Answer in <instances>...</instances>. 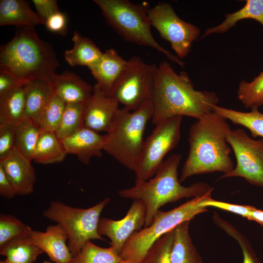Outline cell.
Wrapping results in <instances>:
<instances>
[{
	"label": "cell",
	"mask_w": 263,
	"mask_h": 263,
	"mask_svg": "<svg viewBox=\"0 0 263 263\" xmlns=\"http://www.w3.org/2000/svg\"><path fill=\"white\" fill-rule=\"evenodd\" d=\"M152 99L155 125L176 116L198 119L213 112L219 102L215 92L196 90L186 72L177 74L166 61L157 66Z\"/></svg>",
	"instance_id": "cell-1"
},
{
	"label": "cell",
	"mask_w": 263,
	"mask_h": 263,
	"mask_svg": "<svg viewBox=\"0 0 263 263\" xmlns=\"http://www.w3.org/2000/svg\"><path fill=\"white\" fill-rule=\"evenodd\" d=\"M226 140L234 151L236 164L220 179L242 177L252 185L263 188V138L255 139L243 129H231Z\"/></svg>",
	"instance_id": "cell-11"
},
{
	"label": "cell",
	"mask_w": 263,
	"mask_h": 263,
	"mask_svg": "<svg viewBox=\"0 0 263 263\" xmlns=\"http://www.w3.org/2000/svg\"><path fill=\"white\" fill-rule=\"evenodd\" d=\"M213 221L215 225L234 239L239 244L243 256L242 263H262L247 238L231 224L214 212Z\"/></svg>",
	"instance_id": "cell-33"
},
{
	"label": "cell",
	"mask_w": 263,
	"mask_h": 263,
	"mask_svg": "<svg viewBox=\"0 0 263 263\" xmlns=\"http://www.w3.org/2000/svg\"><path fill=\"white\" fill-rule=\"evenodd\" d=\"M33 243L45 252L55 263H70L73 257L66 242L68 237L59 224L48 226L45 232L32 230Z\"/></svg>",
	"instance_id": "cell-17"
},
{
	"label": "cell",
	"mask_w": 263,
	"mask_h": 263,
	"mask_svg": "<svg viewBox=\"0 0 263 263\" xmlns=\"http://www.w3.org/2000/svg\"><path fill=\"white\" fill-rule=\"evenodd\" d=\"M43 253L30 235L13 239L0 246V255L10 263H33Z\"/></svg>",
	"instance_id": "cell-24"
},
{
	"label": "cell",
	"mask_w": 263,
	"mask_h": 263,
	"mask_svg": "<svg viewBox=\"0 0 263 263\" xmlns=\"http://www.w3.org/2000/svg\"><path fill=\"white\" fill-rule=\"evenodd\" d=\"M182 116L161 122L144 140L136 169L135 183L148 181L157 172L165 155L178 144Z\"/></svg>",
	"instance_id": "cell-10"
},
{
	"label": "cell",
	"mask_w": 263,
	"mask_h": 263,
	"mask_svg": "<svg viewBox=\"0 0 263 263\" xmlns=\"http://www.w3.org/2000/svg\"><path fill=\"white\" fill-rule=\"evenodd\" d=\"M37 14L44 21L51 15L59 12L57 3L56 0H33Z\"/></svg>",
	"instance_id": "cell-39"
},
{
	"label": "cell",
	"mask_w": 263,
	"mask_h": 263,
	"mask_svg": "<svg viewBox=\"0 0 263 263\" xmlns=\"http://www.w3.org/2000/svg\"><path fill=\"white\" fill-rule=\"evenodd\" d=\"M209 195H211V192L194 197L169 211L159 210L149 226L134 232L130 237L120 253L121 259L141 263L158 239L180 224L190 221L195 216L207 211V207L201 203Z\"/></svg>",
	"instance_id": "cell-7"
},
{
	"label": "cell",
	"mask_w": 263,
	"mask_h": 263,
	"mask_svg": "<svg viewBox=\"0 0 263 263\" xmlns=\"http://www.w3.org/2000/svg\"><path fill=\"white\" fill-rule=\"evenodd\" d=\"M246 219L255 221L263 226V210L255 208L250 211Z\"/></svg>",
	"instance_id": "cell-43"
},
{
	"label": "cell",
	"mask_w": 263,
	"mask_h": 263,
	"mask_svg": "<svg viewBox=\"0 0 263 263\" xmlns=\"http://www.w3.org/2000/svg\"><path fill=\"white\" fill-rule=\"evenodd\" d=\"M121 260L120 254L112 246L101 247L88 241L70 263H119Z\"/></svg>",
	"instance_id": "cell-30"
},
{
	"label": "cell",
	"mask_w": 263,
	"mask_h": 263,
	"mask_svg": "<svg viewBox=\"0 0 263 263\" xmlns=\"http://www.w3.org/2000/svg\"><path fill=\"white\" fill-rule=\"evenodd\" d=\"M84 103H66L60 125L55 132L62 140L70 137L84 127Z\"/></svg>",
	"instance_id": "cell-31"
},
{
	"label": "cell",
	"mask_w": 263,
	"mask_h": 263,
	"mask_svg": "<svg viewBox=\"0 0 263 263\" xmlns=\"http://www.w3.org/2000/svg\"><path fill=\"white\" fill-rule=\"evenodd\" d=\"M0 195L7 199L13 198L16 194L13 185L0 166Z\"/></svg>",
	"instance_id": "cell-42"
},
{
	"label": "cell",
	"mask_w": 263,
	"mask_h": 263,
	"mask_svg": "<svg viewBox=\"0 0 263 263\" xmlns=\"http://www.w3.org/2000/svg\"><path fill=\"white\" fill-rule=\"evenodd\" d=\"M254 19L263 26V0H247L245 4L235 12L225 15L224 20L218 25L205 30L201 38L208 36L223 34L234 26L241 20Z\"/></svg>",
	"instance_id": "cell-25"
},
{
	"label": "cell",
	"mask_w": 263,
	"mask_h": 263,
	"mask_svg": "<svg viewBox=\"0 0 263 263\" xmlns=\"http://www.w3.org/2000/svg\"><path fill=\"white\" fill-rule=\"evenodd\" d=\"M0 263H10L6 259L4 260L0 261Z\"/></svg>",
	"instance_id": "cell-45"
},
{
	"label": "cell",
	"mask_w": 263,
	"mask_h": 263,
	"mask_svg": "<svg viewBox=\"0 0 263 263\" xmlns=\"http://www.w3.org/2000/svg\"><path fill=\"white\" fill-rule=\"evenodd\" d=\"M32 229L13 216L0 215V246L13 239L29 236Z\"/></svg>",
	"instance_id": "cell-36"
},
{
	"label": "cell",
	"mask_w": 263,
	"mask_h": 263,
	"mask_svg": "<svg viewBox=\"0 0 263 263\" xmlns=\"http://www.w3.org/2000/svg\"><path fill=\"white\" fill-rule=\"evenodd\" d=\"M59 66L52 46L40 39L32 26L18 27L12 39L0 48V72L25 84L37 80L51 84Z\"/></svg>",
	"instance_id": "cell-3"
},
{
	"label": "cell",
	"mask_w": 263,
	"mask_h": 263,
	"mask_svg": "<svg viewBox=\"0 0 263 263\" xmlns=\"http://www.w3.org/2000/svg\"><path fill=\"white\" fill-rule=\"evenodd\" d=\"M153 113L152 99L133 111L119 108L105 134L104 150L134 172L145 140V130Z\"/></svg>",
	"instance_id": "cell-5"
},
{
	"label": "cell",
	"mask_w": 263,
	"mask_h": 263,
	"mask_svg": "<svg viewBox=\"0 0 263 263\" xmlns=\"http://www.w3.org/2000/svg\"><path fill=\"white\" fill-rule=\"evenodd\" d=\"M213 112L234 124L247 128L253 137L263 138V113L258 108L251 109L248 112H243L217 105L214 107Z\"/></svg>",
	"instance_id": "cell-28"
},
{
	"label": "cell",
	"mask_w": 263,
	"mask_h": 263,
	"mask_svg": "<svg viewBox=\"0 0 263 263\" xmlns=\"http://www.w3.org/2000/svg\"><path fill=\"white\" fill-rule=\"evenodd\" d=\"M66 103L53 94L41 117L39 128L41 131L55 132L61 122Z\"/></svg>",
	"instance_id": "cell-34"
},
{
	"label": "cell",
	"mask_w": 263,
	"mask_h": 263,
	"mask_svg": "<svg viewBox=\"0 0 263 263\" xmlns=\"http://www.w3.org/2000/svg\"><path fill=\"white\" fill-rule=\"evenodd\" d=\"M24 85V83L10 75L0 72V98L12 89Z\"/></svg>",
	"instance_id": "cell-41"
},
{
	"label": "cell",
	"mask_w": 263,
	"mask_h": 263,
	"mask_svg": "<svg viewBox=\"0 0 263 263\" xmlns=\"http://www.w3.org/2000/svg\"><path fill=\"white\" fill-rule=\"evenodd\" d=\"M107 23L125 40L148 46L165 55L171 61L184 67V63L161 46L151 32L148 2L134 4L128 0H94Z\"/></svg>",
	"instance_id": "cell-6"
},
{
	"label": "cell",
	"mask_w": 263,
	"mask_h": 263,
	"mask_svg": "<svg viewBox=\"0 0 263 263\" xmlns=\"http://www.w3.org/2000/svg\"><path fill=\"white\" fill-rule=\"evenodd\" d=\"M16 129V126L0 122V160L15 148Z\"/></svg>",
	"instance_id": "cell-37"
},
{
	"label": "cell",
	"mask_w": 263,
	"mask_h": 263,
	"mask_svg": "<svg viewBox=\"0 0 263 263\" xmlns=\"http://www.w3.org/2000/svg\"><path fill=\"white\" fill-rule=\"evenodd\" d=\"M43 263H52L49 261H44Z\"/></svg>",
	"instance_id": "cell-46"
},
{
	"label": "cell",
	"mask_w": 263,
	"mask_h": 263,
	"mask_svg": "<svg viewBox=\"0 0 263 263\" xmlns=\"http://www.w3.org/2000/svg\"><path fill=\"white\" fill-rule=\"evenodd\" d=\"M44 25L38 14L23 0H0V25L18 27Z\"/></svg>",
	"instance_id": "cell-21"
},
{
	"label": "cell",
	"mask_w": 263,
	"mask_h": 263,
	"mask_svg": "<svg viewBox=\"0 0 263 263\" xmlns=\"http://www.w3.org/2000/svg\"><path fill=\"white\" fill-rule=\"evenodd\" d=\"M128 64L113 49L107 50L100 60L89 69L101 89L110 94Z\"/></svg>",
	"instance_id": "cell-18"
},
{
	"label": "cell",
	"mask_w": 263,
	"mask_h": 263,
	"mask_svg": "<svg viewBox=\"0 0 263 263\" xmlns=\"http://www.w3.org/2000/svg\"><path fill=\"white\" fill-rule=\"evenodd\" d=\"M109 198L88 208H75L59 201H52L43 211L46 218L61 225L68 235V246L73 257L84 244L91 240L105 241L98 232L100 214L110 202Z\"/></svg>",
	"instance_id": "cell-8"
},
{
	"label": "cell",
	"mask_w": 263,
	"mask_h": 263,
	"mask_svg": "<svg viewBox=\"0 0 263 263\" xmlns=\"http://www.w3.org/2000/svg\"><path fill=\"white\" fill-rule=\"evenodd\" d=\"M174 229L167 232L152 244L141 263H171Z\"/></svg>",
	"instance_id": "cell-35"
},
{
	"label": "cell",
	"mask_w": 263,
	"mask_h": 263,
	"mask_svg": "<svg viewBox=\"0 0 263 263\" xmlns=\"http://www.w3.org/2000/svg\"><path fill=\"white\" fill-rule=\"evenodd\" d=\"M50 85L54 93L66 103H85L93 91V87L75 74L69 71L56 74Z\"/></svg>",
	"instance_id": "cell-19"
},
{
	"label": "cell",
	"mask_w": 263,
	"mask_h": 263,
	"mask_svg": "<svg viewBox=\"0 0 263 263\" xmlns=\"http://www.w3.org/2000/svg\"><path fill=\"white\" fill-rule=\"evenodd\" d=\"M190 221H185L175 228L171 263H204L189 234Z\"/></svg>",
	"instance_id": "cell-23"
},
{
	"label": "cell",
	"mask_w": 263,
	"mask_h": 263,
	"mask_svg": "<svg viewBox=\"0 0 263 263\" xmlns=\"http://www.w3.org/2000/svg\"><path fill=\"white\" fill-rule=\"evenodd\" d=\"M231 129L226 119L214 112L193 123L189 129L188 156L181 170V183L197 174L218 171L223 174L234 168L226 140Z\"/></svg>",
	"instance_id": "cell-2"
},
{
	"label": "cell",
	"mask_w": 263,
	"mask_h": 263,
	"mask_svg": "<svg viewBox=\"0 0 263 263\" xmlns=\"http://www.w3.org/2000/svg\"><path fill=\"white\" fill-rule=\"evenodd\" d=\"M24 89V117L39 125L43 112L54 94L52 86L47 82L37 80L26 83Z\"/></svg>",
	"instance_id": "cell-20"
},
{
	"label": "cell",
	"mask_w": 263,
	"mask_h": 263,
	"mask_svg": "<svg viewBox=\"0 0 263 263\" xmlns=\"http://www.w3.org/2000/svg\"><path fill=\"white\" fill-rule=\"evenodd\" d=\"M201 205L206 207H211L227 211L246 218L250 211L256 207L251 206L235 205L213 199L211 195L206 196Z\"/></svg>",
	"instance_id": "cell-38"
},
{
	"label": "cell",
	"mask_w": 263,
	"mask_h": 263,
	"mask_svg": "<svg viewBox=\"0 0 263 263\" xmlns=\"http://www.w3.org/2000/svg\"><path fill=\"white\" fill-rule=\"evenodd\" d=\"M146 207L140 200H134L126 216L121 220L100 219L98 232L108 236L111 245L119 254L130 237L145 225Z\"/></svg>",
	"instance_id": "cell-13"
},
{
	"label": "cell",
	"mask_w": 263,
	"mask_h": 263,
	"mask_svg": "<svg viewBox=\"0 0 263 263\" xmlns=\"http://www.w3.org/2000/svg\"><path fill=\"white\" fill-rule=\"evenodd\" d=\"M72 40L73 48L64 53V57L69 65L85 66L90 69L100 60L103 53L89 38L75 31Z\"/></svg>",
	"instance_id": "cell-22"
},
{
	"label": "cell",
	"mask_w": 263,
	"mask_h": 263,
	"mask_svg": "<svg viewBox=\"0 0 263 263\" xmlns=\"http://www.w3.org/2000/svg\"><path fill=\"white\" fill-rule=\"evenodd\" d=\"M66 154L61 140L55 132L41 131L33 158L36 163L49 164L60 162Z\"/></svg>",
	"instance_id": "cell-26"
},
{
	"label": "cell",
	"mask_w": 263,
	"mask_h": 263,
	"mask_svg": "<svg viewBox=\"0 0 263 263\" xmlns=\"http://www.w3.org/2000/svg\"><path fill=\"white\" fill-rule=\"evenodd\" d=\"M181 157L180 154L169 156L163 161L153 178L118 191L122 198L143 201L146 207L144 227L151 224L160 208L165 204L183 198L201 196L213 191L214 188L205 182H197L188 187L181 184L178 168Z\"/></svg>",
	"instance_id": "cell-4"
},
{
	"label": "cell",
	"mask_w": 263,
	"mask_h": 263,
	"mask_svg": "<svg viewBox=\"0 0 263 263\" xmlns=\"http://www.w3.org/2000/svg\"><path fill=\"white\" fill-rule=\"evenodd\" d=\"M237 93L238 99L246 109L263 106V71L250 82L241 81Z\"/></svg>",
	"instance_id": "cell-32"
},
{
	"label": "cell",
	"mask_w": 263,
	"mask_h": 263,
	"mask_svg": "<svg viewBox=\"0 0 263 263\" xmlns=\"http://www.w3.org/2000/svg\"><path fill=\"white\" fill-rule=\"evenodd\" d=\"M157 68L140 56L132 57L110 94L124 108L138 109L152 99Z\"/></svg>",
	"instance_id": "cell-9"
},
{
	"label": "cell",
	"mask_w": 263,
	"mask_h": 263,
	"mask_svg": "<svg viewBox=\"0 0 263 263\" xmlns=\"http://www.w3.org/2000/svg\"><path fill=\"white\" fill-rule=\"evenodd\" d=\"M119 103L96 83L84 103V126L97 132H107L118 110Z\"/></svg>",
	"instance_id": "cell-14"
},
{
	"label": "cell",
	"mask_w": 263,
	"mask_h": 263,
	"mask_svg": "<svg viewBox=\"0 0 263 263\" xmlns=\"http://www.w3.org/2000/svg\"><path fill=\"white\" fill-rule=\"evenodd\" d=\"M148 16L151 26L170 43L177 56L180 59L186 57L190 52L192 43L199 38L200 29L182 19L166 2L150 7Z\"/></svg>",
	"instance_id": "cell-12"
},
{
	"label": "cell",
	"mask_w": 263,
	"mask_h": 263,
	"mask_svg": "<svg viewBox=\"0 0 263 263\" xmlns=\"http://www.w3.org/2000/svg\"><path fill=\"white\" fill-rule=\"evenodd\" d=\"M31 162L16 148L0 160V166L11 182L16 195H28L34 190L36 176Z\"/></svg>",
	"instance_id": "cell-15"
},
{
	"label": "cell",
	"mask_w": 263,
	"mask_h": 263,
	"mask_svg": "<svg viewBox=\"0 0 263 263\" xmlns=\"http://www.w3.org/2000/svg\"><path fill=\"white\" fill-rule=\"evenodd\" d=\"M119 263H137L130 260H122Z\"/></svg>",
	"instance_id": "cell-44"
},
{
	"label": "cell",
	"mask_w": 263,
	"mask_h": 263,
	"mask_svg": "<svg viewBox=\"0 0 263 263\" xmlns=\"http://www.w3.org/2000/svg\"><path fill=\"white\" fill-rule=\"evenodd\" d=\"M61 140L67 154L75 155L79 162L88 164L93 157L102 156L105 135L84 126L72 136Z\"/></svg>",
	"instance_id": "cell-16"
},
{
	"label": "cell",
	"mask_w": 263,
	"mask_h": 263,
	"mask_svg": "<svg viewBox=\"0 0 263 263\" xmlns=\"http://www.w3.org/2000/svg\"><path fill=\"white\" fill-rule=\"evenodd\" d=\"M45 25L48 30L65 36L67 34V19L65 15L60 11L48 18Z\"/></svg>",
	"instance_id": "cell-40"
},
{
	"label": "cell",
	"mask_w": 263,
	"mask_h": 263,
	"mask_svg": "<svg viewBox=\"0 0 263 263\" xmlns=\"http://www.w3.org/2000/svg\"><path fill=\"white\" fill-rule=\"evenodd\" d=\"M24 86L12 89L0 98V122L17 126L24 117Z\"/></svg>",
	"instance_id": "cell-27"
},
{
	"label": "cell",
	"mask_w": 263,
	"mask_h": 263,
	"mask_svg": "<svg viewBox=\"0 0 263 263\" xmlns=\"http://www.w3.org/2000/svg\"><path fill=\"white\" fill-rule=\"evenodd\" d=\"M41 132L39 125L24 117L17 126L15 148L28 160H33Z\"/></svg>",
	"instance_id": "cell-29"
}]
</instances>
